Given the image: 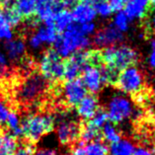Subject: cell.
I'll return each mask as SVG.
<instances>
[{
    "instance_id": "obj_1",
    "label": "cell",
    "mask_w": 155,
    "mask_h": 155,
    "mask_svg": "<svg viewBox=\"0 0 155 155\" xmlns=\"http://www.w3.org/2000/svg\"><path fill=\"white\" fill-rule=\"evenodd\" d=\"M54 118L48 114H30L21 120L22 137L29 143H36L54 128Z\"/></svg>"
},
{
    "instance_id": "obj_2",
    "label": "cell",
    "mask_w": 155,
    "mask_h": 155,
    "mask_svg": "<svg viewBox=\"0 0 155 155\" xmlns=\"http://www.w3.org/2000/svg\"><path fill=\"white\" fill-rule=\"evenodd\" d=\"M54 50L61 56L68 58L75 51H82L90 45V41L86 36H83L79 33L74 26V22L65 31L62 32L60 36L54 43Z\"/></svg>"
},
{
    "instance_id": "obj_3",
    "label": "cell",
    "mask_w": 155,
    "mask_h": 155,
    "mask_svg": "<svg viewBox=\"0 0 155 155\" xmlns=\"http://www.w3.org/2000/svg\"><path fill=\"white\" fill-rule=\"evenodd\" d=\"M54 118V123H58L56 134L59 142L64 146L74 147L80 140L82 122L70 118L67 113H58Z\"/></svg>"
},
{
    "instance_id": "obj_4",
    "label": "cell",
    "mask_w": 155,
    "mask_h": 155,
    "mask_svg": "<svg viewBox=\"0 0 155 155\" xmlns=\"http://www.w3.org/2000/svg\"><path fill=\"white\" fill-rule=\"evenodd\" d=\"M114 87L132 96L145 90L148 85L144 73L135 65L124 69L120 73Z\"/></svg>"
},
{
    "instance_id": "obj_5",
    "label": "cell",
    "mask_w": 155,
    "mask_h": 155,
    "mask_svg": "<svg viewBox=\"0 0 155 155\" xmlns=\"http://www.w3.org/2000/svg\"><path fill=\"white\" fill-rule=\"evenodd\" d=\"M41 75L48 82L63 80L64 61L54 48H48L44 52L40 60Z\"/></svg>"
},
{
    "instance_id": "obj_6",
    "label": "cell",
    "mask_w": 155,
    "mask_h": 155,
    "mask_svg": "<svg viewBox=\"0 0 155 155\" xmlns=\"http://www.w3.org/2000/svg\"><path fill=\"white\" fill-rule=\"evenodd\" d=\"M48 81L41 74L34 73L22 82L18 89V98L23 103H34L45 94Z\"/></svg>"
},
{
    "instance_id": "obj_7",
    "label": "cell",
    "mask_w": 155,
    "mask_h": 155,
    "mask_svg": "<svg viewBox=\"0 0 155 155\" xmlns=\"http://www.w3.org/2000/svg\"><path fill=\"white\" fill-rule=\"evenodd\" d=\"M87 66V51H78L69 55L64 60V74L65 81L73 80L81 76L82 71Z\"/></svg>"
},
{
    "instance_id": "obj_8",
    "label": "cell",
    "mask_w": 155,
    "mask_h": 155,
    "mask_svg": "<svg viewBox=\"0 0 155 155\" xmlns=\"http://www.w3.org/2000/svg\"><path fill=\"white\" fill-rule=\"evenodd\" d=\"M87 89L80 78L65 81L62 86V95L66 107L72 108L86 96Z\"/></svg>"
},
{
    "instance_id": "obj_9",
    "label": "cell",
    "mask_w": 155,
    "mask_h": 155,
    "mask_svg": "<svg viewBox=\"0 0 155 155\" xmlns=\"http://www.w3.org/2000/svg\"><path fill=\"white\" fill-rule=\"evenodd\" d=\"M58 37V32L56 31L54 24L43 23L38 30L33 34L29 40V45L32 48L38 50L43 45L54 44Z\"/></svg>"
},
{
    "instance_id": "obj_10",
    "label": "cell",
    "mask_w": 155,
    "mask_h": 155,
    "mask_svg": "<svg viewBox=\"0 0 155 155\" xmlns=\"http://www.w3.org/2000/svg\"><path fill=\"white\" fill-rule=\"evenodd\" d=\"M108 119L114 124H119L130 116L131 107L130 102L122 97H115L109 104Z\"/></svg>"
},
{
    "instance_id": "obj_11",
    "label": "cell",
    "mask_w": 155,
    "mask_h": 155,
    "mask_svg": "<svg viewBox=\"0 0 155 155\" xmlns=\"http://www.w3.org/2000/svg\"><path fill=\"white\" fill-rule=\"evenodd\" d=\"M124 40L123 32L117 29L114 24H110L100 29L93 38V43L98 47H112L120 43Z\"/></svg>"
},
{
    "instance_id": "obj_12",
    "label": "cell",
    "mask_w": 155,
    "mask_h": 155,
    "mask_svg": "<svg viewBox=\"0 0 155 155\" xmlns=\"http://www.w3.org/2000/svg\"><path fill=\"white\" fill-rule=\"evenodd\" d=\"M64 6L65 4L61 0H38L35 14L43 23L52 24L54 15Z\"/></svg>"
},
{
    "instance_id": "obj_13",
    "label": "cell",
    "mask_w": 155,
    "mask_h": 155,
    "mask_svg": "<svg viewBox=\"0 0 155 155\" xmlns=\"http://www.w3.org/2000/svg\"><path fill=\"white\" fill-rule=\"evenodd\" d=\"M71 12L73 22L78 24L91 23L97 17L96 11L93 5L87 0H81L77 4H75Z\"/></svg>"
},
{
    "instance_id": "obj_14",
    "label": "cell",
    "mask_w": 155,
    "mask_h": 155,
    "mask_svg": "<svg viewBox=\"0 0 155 155\" xmlns=\"http://www.w3.org/2000/svg\"><path fill=\"white\" fill-rule=\"evenodd\" d=\"M81 80L84 83L87 90L93 94H97L103 88L104 82L102 78V74L99 68L87 65L82 71Z\"/></svg>"
},
{
    "instance_id": "obj_15",
    "label": "cell",
    "mask_w": 155,
    "mask_h": 155,
    "mask_svg": "<svg viewBox=\"0 0 155 155\" xmlns=\"http://www.w3.org/2000/svg\"><path fill=\"white\" fill-rule=\"evenodd\" d=\"M124 8L130 21L135 19L143 20L151 11L149 0H127Z\"/></svg>"
},
{
    "instance_id": "obj_16",
    "label": "cell",
    "mask_w": 155,
    "mask_h": 155,
    "mask_svg": "<svg viewBox=\"0 0 155 155\" xmlns=\"http://www.w3.org/2000/svg\"><path fill=\"white\" fill-rule=\"evenodd\" d=\"M98 108H99L98 98L96 94L93 93L86 94V96L76 105L77 114L84 120L92 119L93 116L97 112Z\"/></svg>"
},
{
    "instance_id": "obj_17",
    "label": "cell",
    "mask_w": 155,
    "mask_h": 155,
    "mask_svg": "<svg viewBox=\"0 0 155 155\" xmlns=\"http://www.w3.org/2000/svg\"><path fill=\"white\" fill-rule=\"evenodd\" d=\"M5 50L10 59L18 60L25 54L26 44L21 39L10 40L7 41V43L5 44Z\"/></svg>"
},
{
    "instance_id": "obj_18",
    "label": "cell",
    "mask_w": 155,
    "mask_h": 155,
    "mask_svg": "<svg viewBox=\"0 0 155 155\" xmlns=\"http://www.w3.org/2000/svg\"><path fill=\"white\" fill-rule=\"evenodd\" d=\"M72 23L73 19L71 16V12L65 8L59 10L54 15V20H52V24L58 32H64Z\"/></svg>"
},
{
    "instance_id": "obj_19",
    "label": "cell",
    "mask_w": 155,
    "mask_h": 155,
    "mask_svg": "<svg viewBox=\"0 0 155 155\" xmlns=\"http://www.w3.org/2000/svg\"><path fill=\"white\" fill-rule=\"evenodd\" d=\"M38 0H13V5L22 17L30 18L36 12Z\"/></svg>"
},
{
    "instance_id": "obj_20",
    "label": "cell",
    "mask_w": 155,
    "mask_h": 155,
    "mask_svg": "<svg viewBox=\"0 0 155 155\" xmlns=\"http://www.w3.org/2000/svg\"><path fill=\"white\" fill-rule=\"evenodd\" d=\"M17 146V137H15L10 132L0 130V151L13 155Z\"/></svg>"
},
{
    "instance_id": "obj_21",
    "label": "cell",
    "mask_w": 155,
    "mask_h": 155,
    "mask_svg": "<svg viewBox=\"0 0 155 155\" xmlns=\"http://www.w3.org/2000/svg\"><path fill=\"white\" fill-rule=\"evenodd\" d=\"M109 155H132L134 148L127 140H120L118 142L111 143L109 147Z\"/></svg>"
},
{
    "instance_id": "obj_22",
    "label": "cell",
    "mask_w": 155,
    "mask_h": 155,
    "mask_svg": "<svg viewBox=\"0 0 155 155\" xmlns=\"http://www.w3.org/2000/svg\"><path fill=\"white\" fill-rule=\"evenodd\" d=\"M115 126L116 124H112L108 120L102 127V135H103L104 142L107 141L110 143H114L118 142L120 139V134L117 131Z\"/></svg>"
},
{
    "instance_id": "obj_23",
    "label": "cell",
    "mask_w": 155,
    "mask_h": 155,
    "mask_svg": "<svg viewBox=\"0 0 155 155\" xmlns=\"http://www.w3.org/2000/svg\"><path fill=\"white\" fill-rule=\"evenodd\" d=\"M6 126L9 130L12 131V135L15 137H22V131L20 127V120H19V116L16 112H9L8 116L6 119Z\"/></svg>"
},
{
    "instance_id": "obj_24",
    "label": "cell",
    "mask_w": 155,
    "mask_h": 155,
    "mask_svg": "<svg viewBox=\"0 0 155 155\" xmlns=\"http://www.w3.org/2000/svg\"><path fill=\"white\" fill-rule=\"evenodd\" d=\"M141 29L145 38H147V39L153 38V40H155V11L151 12V15H147L146 18L141 20Z\"/></svg>"
},
{
    "instance_id": "obj_25",
    "label": "cell",
    "mask_w": 155,
    "mask_h": 155,
    "mask_svg": "<svg viewBox=\"0 0 155 155\" xmlns=\"http://www.w3.org/2000/svg\"><path fill=\"white\" fill-rule=\"evenodd\" d=\"M88 120H89V123L93 124L94 127L102 130V127H103L104 124L109 120L108 113L104 107H99L97 110V112L95 113V115L93 116V118Z\"/></svg>"
},
{
    "instance_id": "obj_26",
    "label": "cell",
    "mask_w": 155,
    "mask_h": 155,
    "mask_svg": "<svg viewBox=\"0 0 155 155\" xmlns=\"http://www.w3.org/2000/svg\"><path fill=\"white\" fill-rule=\"evenodd\" d=\"M128 22H130V19L127 18L126 13L124 11H118V13L116 14V16L114 18V26L119 29L120 32H126L128 29Z\"/></svg>"
},
{
    "instance_id": "obj_27",
    "label": "cell",
    "mask_w": 155,
    "mask_h": 155,
    "mask_svg": "<svg viewBox=\"0 0 155 155\" xmlns=\"http://www.w3.org/2000/svg\"><path fill=\"white\" fill-rule=\"evenodd\" d=\"M36 147L29 142H23L20 146H17L13 155H35Z\"/></svg>"
},
{
    "instance_id": "obj_28",
    "label": "cell",
    "mask_w": 155,
    "mask_h": 155,
    "mask_svg": "<svg viewBox=\"0 0 155 155\" xmlns=\"http://www.w3.org/2000/svg\"><path fill=\"white\" fill-rule=\"evenodd\" d=\"M13 38L12 27H10L8 24L2 23L0 24V40L10 41Z\"/></svg>"
},
{
    "instance_id": "obj_29",
    "label": "cell",
    "mask_w": 155,
    "mask_h": 155,
    "mask_svg": "<svg viewBox=\"0 0 155 155\" xmlns=\"http://www.w3.org/2000/svg\"><path fill=\"white\" fill-rule=\"evenodd\" d=\"M9 114V109L5 105L4 102L0 100V126L3 124H5L7 116Z\"/></svg>"
},
{
    "instance_id": "obj_30",
    "label": "cell",
    "mask_w": 155,
    "mask_h": 155,
    "mask_svg": "<svg viewBox=\"0 0 155 155\" xmlns=\"http://www.w3.org/2000/svg\"><path fill=\"white\" fill-rule=\"evenodd\" d=\"M107 1L110 3L113 11L115 12V11L122 10L124 7V5H126L127 0H107Z\"/></svg>"
},
{
    "instance_id": "obj_31",
    "label": "cell",
    "mask_w": 155,
    "mask_h": 155,
    "mask_svg": "<svg viewBox=\"0 0 155 155\" xmlns=\"http://www.w3.org/2000/svg\"><path fill=\"white\" fill-rule=\"evenodd\" d=\"M35 155H58V152L54 149L44 148V149H40V150L36 151Z\"/></svg>"
},
{
    "instance_id": "obj_32",
    "label": "cell",
    "mask_w": 155,
    "mask_h": 155,
    "mask_svg": "<svg viewBox=\"0 0 155 155\" xmlns=\"http://www.w3.org/2000/svg\"><path fill=\"white\" fill-rule=\"evenodd\" d=\"M132 155H152V152L147 148H138L137 150H134Z\"/></svg>"
},
{
    "instance_id": "obj_33",
    "label": "cell",
    "mask_w": 155,
    "mask_h": 155,
    "mask_svg": "<svg viewBox=\"0 0 155 155\" xmlns=\"http://www.w3.org/2000/svg\"><path fill=\"white\" fill-rule=\"evenodd\" d=\"M150 63L153 67H155V40L152 41V52L150 55Z\"/></svg>"
},
{
    "instance_id": "obj_34",
    "label": "cell",
    "mask_w": 155,
    "mask_h": 155,
    "mask_svg": "<svg viewBox=\"0 0 155 155\" xmlns=\"http://www.w3.org/2000/svg\"><path fill=\"white\" fill-rule=\"evenodd\" d=\"M0 65L1 66H5L7 65V59H6V56L3 52L0 51Z\"/></svg>"
},
{
    "instance_id": "obj_35",
    "label": "cell",
    "mask_w": 155,
    "mask_h": 155,
    "mask_svg": "<svg viewBox=\"0 0 155 155\" xmlns=\"http://www.w3.org/2000/svg\"><path fill=\"white\" fill-rule=\"evenodd\" d=\"M149 88H150L151 100H152V103H155V84L154 86H149Z\"/></svg>"
},
{
    "instance_id": "obj_36",
    "label": "cell",
    "mask_w": 155,
    "mask_h": 155,
    "mask_svg": "<svg viewBox=\"0 0 155 155\" xmlns=\"http://www.w3.org/2000/svg\"><path fill=\"white\" fill-rule=\"evenodd\" d=\"M2 23H5V22H4V16H3V12L0 10V24H2Z\"/></svg>"
},
{
    "instance_id": "obj_37",
    "label": "cell",
    "mask_w": 155,
    "mask_h": 155,
    "mask_svg": "<svg viewBox=\"0 0 155 155\" xmlns=\"http://www.w3.org/2000/svg\"><path fill=\"white\" fill-rule=\"evenodd\" d=\"M62 1L64 2V4L67 5V4H72V3L76 1V0H62Z\"/></svg>"
},
{
    "instance_id": "obj_38",
    "label": "cell",
    "mask_w": 155,
    "mask_h": 155,
    "mask_svg": "<svg viewBox=\"0 0 155 155\" xmlns=\"http://www.w3.org/2000/svg\"><path fill=\"white\" fill-rule=\"evenodd\" d=\"M149 1H150V5L155 7V0H149Z\"/></svg>"
},
{
    "instance_id": "obj_39",
    "label": "cell",
    "mask_w": 155,
    "mask_h": 155,
    "mask_svg": "<svg viewBox=\"0 0 155 155\" xmlns=\"http://www.w3.org/2000/svg\"><path fill=\"white\" fill-rule=\"evenodd\" d=\"M0 155H10V154L5 153V152H2V151H0Z\"/></svg>"
},
{
    "instance_id": "obj_40",
    "label": "cell",
    "mask_w": 155,
    "mask_h": 155,
    "mask_svg": "<svg viewBox=\"0 0 155 155\" xmlns=\"http://www.w3.org/2000/svg\"><path fill=\"white\" fill-rule=\"evenodd\" d=\"M5 1H6V0H0V4H4Z\"/></svg>"
},
{
    "instance_id": "obj_41",
    "label": "cell",
    "mask_w": 155,
    "mask_h": 155,
    "mask_svg": "<svg viewBox=\"0 0 155 155\" xmlns=\"http://www.w3.org/2000/svg\"><path fill=\"white\" fill-rule=\"evenodd\" d=\"M154 155H155V154H154Z\"/></svg>"
}]
</instances>
